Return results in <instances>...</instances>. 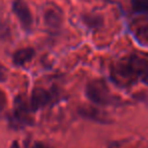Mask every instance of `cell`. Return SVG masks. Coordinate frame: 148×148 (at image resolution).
Masks as SVG:
<instances>
[{
	"mask_svg": "<svg viewBox=\"0 0 148 148\" xmlns=\"http://www.w3.org/2000/svg\"><path fill=\"white\" fill-rule=\"evenodd\" d=\"M118 72L126 79L140 78L142 81L148 75V60L137 54L129 56L126 59L122 60L118 66Z\"/></svg>",
	"mask_w": 148,
	"mask_h": 148,
	"instance_id": "6da1fadb",
	"label": "cell"
},
{
	"mask_svg": "<svg viewBox=\"0 0 148 148\" xmlns=\"http://www.w3.org/2000/svg\"><path fill=\"white\" fill-rule=\"evenodd\" d=\"M85 95L92 103L99 106H110L116 103V97L112 95L105 81L101 79L88 82L85 88Z\"/></svg>",
	"mask_w": 148,
	"mask_h": 148,
	"instance_id": "7a4b0ae2",
	"label": "cell"
},
{
	"mask_svg": "<svg viewBox=\"0 0 148 148\" xmlns=\"http://www.w3.org/2000/svg\"><path fill=\"white\" fill-rule=\"evenodd\" d=\"M12 9L23 29L27 32L31 31L34 21L33 15L27 3L23 0H14Z\"/></svg>",
	"mask_w": 148,
	"mask_h": 148,
	"instance_id": "3957f363",
	"label": "cell"
},
{
	"mask_svg": "<svg viewBox=\"0 0 148 148\" xmlns=\"http://www.w3.org/2000/svg\"><path fill=\"white\" fill-rule=\"evenodd\" d=\"M53 99L54 97L51 91L38 87V88H35L33 90L29 107L33 111H37V110L43 109V108L49 106Z\"/></svg>",
	"mask_w": 148,
	"mask_h": 148,
	"instance_id": "277c9868",
	"label": "cell"
},
{
	"mask_svg": "<svg viewBox=\"0 0 148 148\" xmlns=\"http://www.w3.org/2000/svg\"><path fill=\"white\" fill-rule=\"evenodd\" d=\"M44 21L50 29H58L63 23V13L59 7L49 5L44 12Z\"/></svg>",
	"mask_w": 148,
	"mask_h": 148,
	"instance_id": "5b68a950",
	"label": "cell"
},
{
	"mask_svg": "<svg viewBox=\"0 0 148 148\" xmlns=\"http://www.w3.org/2000/svg\"><path fill=\"white\" fill-rule=\"evenodd\" d=\"M35 55V50L33 48H23L19 49L13 54L12 61L14 65L16 66H23L27 63H29L33 59Z\"/></svg>",
	"mask_w": 148,
	"mask_h": 148,
	"instance_id": "8992f818",
	"label": "cell"
},
{
	"mask_svg": "<svg viewBox=\"0 0 148 148\" xmlns=\"http://www.w3.org/2000/svg\"><path fill=\"white\" fill-rule=\"evenodd\" d=\"M29 110L27 109V103L23 101V99H21V97H17L16 101H15V119L18 122L27 123V119H29Z\"/></svg>",
	"mask_w": 148,
	"mask_h": 148,
	"instance_id": "52a82bcc",
	"label": "cell"
},
{
	"mask_svg": "<svg viewBox=\"0 0 148 148\" xmlns=\"http://www.w3.org/2000/svg\"><path fill=\"white\" fill-rule=\"evenodd\" d=\"M132 9L139 14H148V0H131Z\"/></svg>",
	"mask_w": 148,
	"mask_h": 148,
	"instance_id": "ba28073f",
	"label": "cell"
},
{
	"mask_svg": "<svg viewBox=\"0 0 148 148\" xmlns=\"http://www.w3.org/2000/svg\"><path fill=\"white\" fill-rule=\"evenodd\" d=\"M83 21L90 29H97L103 25V18L99 15H85L83 17Z\"/></svg>",
	"mask_w": 148,
	"mask_h": 148,
	"instance_id": "9c48e42d",
	"label": "cell"
},
{
	"mask_svg": "<svg viewBox=\"0 0 148 148\" xmlns=\"http://www.w3.org/2000/svg\"><path fill=\"white\" fill-rule=\"evenodd\" d=\"M10 37V27L5 18L0 15V41H5Z\"/></svg>",
	"mask_w": 148,
	"mask_h": 148,
	"instance_id": "30bf717a",
	"label": "cell"
},
{
	"mask_svg": "<svg viewBox=\"0 0 148 148\" xmlns=\"http://www.w3.org/2000/svg\"><path fill=\"white\" fill-rule=\"evenodd\" d=\"M7 76H8L7 69L2 65V64H0V82H4V81L7 79Z\"/></svg>",
	"mask_w": 148,
	"mask_h": 148,
	"instance_id": "8fae6325",
	"label": "cell"
},
{
	"mask_svg": "<svg viewBox=\"0 0 148 148\" xmlns=\"http://www.w3.org/2000/svg\"><path fill=\"white\" fill-rule=\"evenodd\" d=\"M5 106H6V97H5L4 91L0 89V112L3 111Z\"/></svg>",
	"mask_w": 148,
	"mask_h": 148,
	"instance_id": "7c38bea8",
	"label": "cell"
},
{
	"mask_svg": "<svg viewBox=\"0 0 148 148\" xmlns=\"http://www.w3.org/2000/svg\"><path fill=\"white\" fill-rule=\"evenodd\" d=\"M34 148H49V147H47V146H45V145H44V144L37 143V144H35V146H34Z\"/></svg>",
	"mask_w": 148,
	"mask_h": 148,
	"instance_id": "4fadbf2b",
	"label": "cell"
},
{
	"mask_svg": "<svg viewBox=\"0 0 148 148\" xmlns=\"http://www.w3.org/2000/svg\"><path fill=\"white\" fill-rule=\"evenodd\" d=\"M10 148H19L18 143H17L16 141H13L12 144H11V146H10Z\"/></svg>",
	"mask_w": 148,
	"mask_h": 148,
	"instance_id": "5bb4252c",
	"label": "cell"
}]
</instances>
